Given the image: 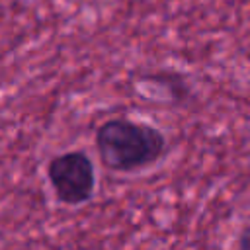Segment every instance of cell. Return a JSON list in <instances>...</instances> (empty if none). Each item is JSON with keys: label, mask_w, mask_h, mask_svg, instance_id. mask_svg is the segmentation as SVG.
<instances>
[{"label": "cell", "mask_w": 250, "mask_h": 250, "mask_svg": "<svg viewBox=\"0 0 250 250\" xmlns=\"http://www.w3.org/2000/svg\"><path fill=\"white\" fill-rule=\"evenodd\" d=\"M102 166L113 174H137L158 164L168 152L166 133L143 119L107 117L94 129Z\"/></svg>", "instance_id": "6da1fadb"}, {"label": "cell", "mask_w": 250, "mask_h": 250, "mask_svg": "<svg viewBox=\"0 0 250 250\" xmlns=\"http://www.w3.org/2000/svg\"><path fill=\"white\" fill-rule=\"evenodd\" d=\"M45 176L55 199L62 205H84L96 193V166L84 148L55 154L45 166Z\"/></svg>", "instance_id": "7a4b0ae2"}, {"label": "cell", "mask_w": 250, "mask_h": 250, "mask_svg": "<svg viewBox=\"0 0 250 250\" xmlns=\"http://www.w3.org/2000/svg\"><path fill=\"white\" fill-rule=\"evenodd\" d=\"M234 250H250V217L242 223L236 240H234Z\"/></svg>", "instance_id": "3957f363"}]
</instances>
